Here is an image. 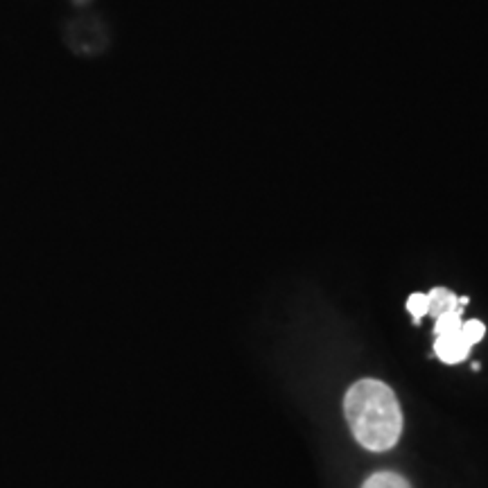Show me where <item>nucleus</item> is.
<instances>
[{
	"label": "nucleus",
	"instance_id": "f257e3e1",
	"mask_svg": "<svg viewBox=\"0 0 488 488\" xmlns=\"http://www.w3.org/2000/svg\"><path fill=\"white\" fill-rule=\"evenodd\" d=\"M348 425L357 443L373 452H385L403 434V411L385 382L357 380L343 398Z\"/></svg>",
	"mask_w": 488,
	"mask_h": 488
},
{
	"label": "nucleus",
	"instance_id": "f03ea898",
	"mask_svg": "<svg viewBox=\"0 0 488 488\" xmlns=\"http://www.w3.org/2000/svg\"><path fill=\"white\" fill-rule=\"evenodd\" d=\"M434 353L438 355V360L445 362V364H457V362L466 360V355L471 353V343L464 339L461 330H459L454 334H443V337H436Z\"/></svg>",
	"mask_w": 488,
	"mask_h": 488
},
{
	"label": "nucleus",
	"instance_id": "39448f33",
	"mask_svg": "<svg viewBox=\"0 0 488 488\" xmlns=\"http://www.w3.org/2000/svg\"><path fill=\"white\" fill-rule=\"evenodd\" d=\"M461 312H445L441 317H436L434 323V332L436 337H443V334H454L461 330Z\"/></svg>",
	"mask_w": 488,
	"mask_h": 488
},
{
	"label": "nucleus",
	"instance_id": "7ed1b4c3",
	"mask_svg": "<svg viewBox=\"0 0 488 488\" xmlns=\"http://www.w3.org/2000/svg\"><path fill=\"white\" fill-rule=\"evenodd\" d=\"M427 299H429V310L427 314H432V317H441V314L445 312H461L464 308L459 305V299L457 296L445 290V287H434L432 292L427 294Z\"/></svg>",
	"mask_w": 488,
	"mask_h": 488
},
{
	"label": "nucleus",
	"instance_id": "423d86ee",
	"mask_svg": "<svg viewBox=\"0 0 488 488\" xmlns=\"http://www.w3.org/2000/svg\"><path fill=\"white\" fill-rule=\"evenodd\" d=\"M407 310L411 312V317H414V321L418 323L420 319L425 317L427 310H429V299H427V294H411L409 299H407Z\"/></svg>",
	"mask_w": 488,
	"mask_h": 488
},
{
	"label": "nucleus",
	"instance_id": "20e7f679",
	"mask_svg": "<svg viewBox=\"0 0 488 488\" xmlns=\"http://www.w3.org/2000/svg\"><path fill=\"white\" fill-rule=\"evenodd\" d=\"M362 488H411V486H409V482L405 480V477H400L396 473H389V471H382V473L371 475Z\"/></svg>",
	"mask_w": 488,
	"mask_h": 488
},
{
	"label": "nucleus",
	"instance_id": "0eeeda50",
	"mask_svg": "<svg viewBox=\"0 0 488 488\" xmlns=\"http://www.w3.org/2000/svg\"><path fill=\"white\" fill-rule=\"evenodd\" d=\"M484 332H486L484 323H482V321H477V319L461 323V334H464V339H466L468 343H471V346L484 337Z\"/></svg>",
	"mask_w": 488,
	"mask_h": 488
}]
</instances>
